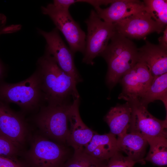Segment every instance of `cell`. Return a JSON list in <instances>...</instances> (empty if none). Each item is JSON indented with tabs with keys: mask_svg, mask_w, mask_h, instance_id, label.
<instances>
[{
	"mask_svg": "<svg viewBox=\"0 0 167 167\" xmlns=\"http://www.w3.org/2000/svg\"><path fill=\"white\" fill-rule=\"evenodd\" d=\"M150 149L144 161L155 165L163 166L167 164V139L165 136L145 137Z\"/></svg>",
	"mask_w": 167,
	"mask_h": 167,
	"instance_id": "20",
	"label": "cell"
},
{
	"mask_svg": "<svg viewBox=\"0 0 167 167\" xmlns=\"http://www.w3.org/2000/svg\"><path fill=\"white\" fill-rule=\"evenodd\" d=\"M0 101L8 104L17 105L23 114L37 112L46 102L36 71H35L28 78L18 83L0 81Z\"/></svg>",
	"mask_w": 167,
	"mask_h": 167,
	"instance_id": "3",
	"label": "cell"
},
{
	"mask_svg": "<svg viewBox=\"0 0 167 167\" xmlns=\"http://www.w3.org/2000/svg\"><path fill=\"white\" fill-rule=\"evenodd\" d=\"M72 102L46 104L40 108L32 118L41 135L59 143H66L68 116Z\"/></svg>",
	"mask_w": 167,
	"mask_h": 167,
	"instance_id": "4",
	"label": "cell"
},
{
	"mask_svg": "<svg viewBox=\"0 0 167 167\" xmlns=\"http://www.w3.org/2000/svg\"><path fill=\"white\" fill-rule=\"evenodd\" d=\"M153 78L144 64L137 62L119 80L122 89L118 98L130 102L139 101Z\"/></svg>",
	"mask_w": 167,
	"mask_h": 167,
	"instance_id": "9",
	"label": "cell"
},
{
	"mask_svg": "<svg viewBox=\"0 0 167 167\" xmlns=\"http://www.w3.org/2000/svg\"><path fill=\"white\" fill-rule=\"evenodd\" d=\"M100 56L108 65L106 83L110 89L138 62V48L130 39L115 31Z\"/></svg>",
	"mask_w": 167,
	"mask_h": 167,
	"instance_id": "2",
	"label": "cell"
},
{
	"mask_svg": "<svg viewBox=\"0 0 167 167\" xmlns=\"http://www.w3.org/2000/svg\"><path fill=\"white\" fill-rule=\"evenodd\" d=\"M7 68L0 58V82L4 80L6 76Z\"/></svg>",
	"mask_w": 167,
	"mask_h": 167,
	"instance_id": "29",
	"label": "cell"
},
{
	"mask_svg": "<svg viewBox=\"0 0 167 167\" xmlns=\"http://www.w3.org/2000/svg\"><path fill=\"white\" fill-rule=\"evenodd\" d=\"M1 35V32L0 30V35Z\"/></svg>",
	"mask_w": 167,
	"mask_h": 167,
	"instance_id": "30",
	"label": "cell"
},
{
	"mask_svg": "<svg viewBox=\"0 0 167 167\" xmlns=\"http://www.w3.org/2000/svg\"><path fill=\"white\" fill-rule=\"evenodd\" d=\"M29 133L24 114L14 111L8 104L0 101V134L23 150L30 139Z\"/></svg>",
	"mask_w": 167,
	"mask_h": 167,
	"instance_id": "10",
	"label": "cell"
},
{
	"mask_svg": "<svg viewBox=\"0 0 167 167\" xmlns=\"http://www.w3.org/2000/svg\"><path fill=\"white\" fill-rule=\"evenodd\" d=\"M76 2L77 0H54L52 4L58 9L69 11L71 6Z\"/></svg>",
	"mask_w": 167,
	"mask_h": 167,
	"instance_id": "26",
	"label": "cell"
},
{
	"mask_svg": "<svg viewBox=\"0 0 167 167\" xmlns=\"http://www.w3.org/2000/svg\"><path fill=\"white\" fill-rule=\"evenodd\" d=\"M0 167H28L25 162L18 159L8 158L0 156Z\"/></svg>",
	"mask_w": 167,
	"mask_h": 167,
	"instance_id": "25",
	"label": "cell"
},
{
	"mask_svg": "<svg viewBox=\"0 0 167 167\" xmlns=\"http://www.w3.org/2000/svg\"><path fill=\"white\" fill-rule=\"evenodd\" d=\"M107 161L96 159L83 150L74 152L73 156L66 162L63 167H104Z\"/></svg>",
	"mask_w": 167,
	"mask_h": 167,
	"instance_id": "22",
	"label": "cell"
},
{
	"mask_svg": "<svg viewBox=\"0 0 167 167\" xmlns=\"http://www.w3.org/2000/svg\"><path fill=\"white\" fill-rule=\"evenodd\" d=\"M41 10L43 14L49 16L55 28L62 33L72 52L74 54L79 52L83 54L86 35L79 24L72 18L69 10L58 9L52 3L41 6Z\"/></svg>",
	"mask_w": 167,
	"mask_h": 167,
	"instance_id": "7",
	"label": "cell"
},
{
	"mask_svg": "<svg viewBox=\"0 0 167 167\" xmlns=\"http://www.w3.org/2000/svg\"><path fill=\"white\" fill-rule=\"evenodd\" d=\"M144 64L153 76L167 72V51L146 40L145 44L138 48V61Z\"/></svg>",
	"mask_w": 167,
	"mask_h": 167,
	"instance_id": "15",
	"label": "cell"
},
{
	"mask_svg": "<svg viewBox=\"0 0 167 167\" xmlns=\"http://www.w3.org/2000/svg\"><path fill=\"white\" fill-rule=\"evenodd\" d=\"M129 102L132 107V113L127 132L138 134L144 137H167V116L165 120H160L152 115L147 108L139 101Z\"/></svg>",
	"mask_w": 167,
	"mask_h": 167,
	"instance_id": "11",
	"label": "cell"
},
{
	"mask_svg": "<svg viewBox=\"0 0 167 167\" xmlns=\"http://www.w3.org/2000/svg\"><path fill=\"white\" fill-rule=\"evenodd\" d=\"M36 71L46 104L71 103L79 97L77 84L62 70L52 56L45 51L36 63Z\"/></svg>",
	"mask_w": 167,
	"mask_h": 167,
	"instance_id": "1",
	"label": "cell"
},
{
	"mask_svg": "<svg viewBox=\"0 0 167 167\" xmlns=\"http://www.w3.org/2000/svg\"><path fill=\"white\" fill-rule=\"evenodd\" d=\"M144 9L143 2L136 0H114L105 8H95L99 17L106 22L114 24Z\"/></svg>",
	"mask_w": 167,
	"mask_h": 167,
	"instance_id": "14",
	"label": "cell"
},
{
	"mask_svg": "<svg viewBox=\"0 0 167 167\" xmlns=\"http://www.w3.org/2000/svg\"><path fill=\"white\" fill-rule=\"evenodd\" d=\"M115 31L129 39H143L153 32L158 34L165 27L157 23L144 10L113 24Z\"/></svg>",
	"mask_w": 167,
	"mask_h": 167,
	"instance_id": "12",
	"label": "cell"
},
{
	"mask_svg": "<svg viewBox=\"0 0 167 167\" xmlns=\"http://www.w3.org/2000/svg\"><path fill=\"white\" fill-rule=\"evenodd\" d=\"M79 97L74 100L68 118L70 128L66 143L73 148L75 152L83 151L96 133L82 120L79 111Z\"/></svg>",
	"mask_w": 167,
	"mask_h": 167,
	"instance_id": "13",
	"label": "cell"
},
{
	"mask_svg": "<svg viewBox=\"0 0 167 167\" xmlns=\"http://www.w3.org/2000/svg\"><path fill=\"white\" fill-rule=\"evenodd\" d=\"M114 0H78L79 2H83L88 3L92 6L94 8L100 7L102 5H107L111 4Z\"/></svg>",
	"mask_w": 167,
	"mask_h": 167,
	"instance_id": "27",
	"label": "cell"
},
{
	"mask_svg": "<svg viewBox=\"0 0 167 167\" xmlns=\"http://www.w3.org/2000/svg\"><path fill=\"white\" fill-rule=\"evenodd\" d=\"M132 113L131 105L127 101L111 107L104 117L105 121L110 128L109 132L118 137L127 133Z\"/></svg>",
	"mask_w": 167,
	"mask_h": 167,
	"instance_id": "18",
	"label": "cell"
},
{
	"mask_svg": "<svg viewBox=\"0 0 167 167\" xmlns=\"http://www.w3.org/2000/svg\"><path fill=\"white\" fill-rule=\"evenodd\" d=\"M83 151L98 160L107 161L117 152V138L110 132L104 135L96 133Z\"/></svg>",
	"mask_w": 167,
	"mask_h": 167,
	"instance_id": "16",
	"label": "cell"
},
{
	"mask_svg": "<svg viewBox=\"0 0 167 167\" xmlns=\"http://www.w3.org/2000/svg\"><path fill=\"white\" fill-rule=\"evenodd\" d=\"M136 163L118 151L108 161L104 167H133Z\"/></svg>",
	"mask_w": 167,
	"mask_h": 167,
	"instance_id": "24",
	"label": "cell"
},
{
	"mask_svg": "<svg viewBox=\"0 0 167 167\" xmlns=\"http://www.w3.org/2000/svg\"><path fill=\"white\" fill-rule=\"evenodd\" d=\"M38 34L45 40V51L53 58L59 66L71 76L77 84L83 81L75 64L74 54L66 45L56 28L50 32L36 28Z\"/></svg>",
	"mask_w": 167,
	"mask_h": 167,
	"instance_id": "8",
	"label": "cell"
},
{
	"mask_svg": "<svg viewBox=\"0 0 167 167\" xmlns=\"http://www.w3.org/2000/svg\"><path fill=\"white\" fill-rule=\"evenodd\" d=\"M163 34L158 38V45L162 49L167 51V26L163 32Z\"/></svg>",
	"mask_w": 167,
	"mask_h": 167,
	"instance_id": "28",
	"label": "cell"
},
{
	"mask_svg": "<svg viewBox=\"0 0 167 167\" xmlns=\"http://www.w3.org/2000/svg\"><path fill=\"white\" fill-rule=\"evenodd\" d=\"M23 151L13 142L0 134V156L18 159V156L24 153Z\"/></svg>",
	"mask_w": 167,
	"mask_h": 167,
	"instance_id": "23",
	"label": "cell"
},
{
	"mask_svg": "<svg viewBox=\"0 0 167 167\" xmlns=\"http://www.w3.org/2000/svg\"><path fill=\"white\" fill-rule=\"evenodd\" d=\"M148 144L144 137L133 132H127L117 138L118 151L124 152L130 158L142 164L145 163L144 158Z\"/></svg>",
	"mask_w": 167,
	"mask_h": 167,
	"instance_id": "17",
	"label": "cell"
},
{
	"mask_svg": "<svg viewBox=\"0 0 167 167\" xmlns=\"http://www.w3.org/2000/svg\"><path fill=\"white\" fill-rule=\"evenodd\" d=\"M29 140L30 148L24 153L28 167H63L68 153L63 144L41 134L30 137Z\"/></svg>",
	"mask_w": 167,
	"mask_h": 167,
	"instance_id": "5",
	"label": "cell"
},
{
	"mask_svg": "<svg viewBox=\"0 0 167 167\" xmlns=\"http://www.w3.org/2000/svg\"><path fill=\"white\" fill-rule=\"evenodd\" d=\"M157 100L163 102L167 112V72L154 77L151 84L139 102L147 108L149 104Z\"/></svg>",
	"mask_w": 167,
	"mask_h": 167,
	"instance_id": "19",
	"label": "cell"
},
{
	"mask_svg": "<svg viewBox=\"0 0 167 167\" xmlns=\"http://www.w3.org/2000/svg\"><path fill=\"white\" fill-rule=\"evenodd\" d=\"M84 22L87 26V33L82 62L93 65L94 59L100 56L105 50L115 30L113 24L102 20L94 10H91Z\"/></svg>",
	"mask_w": 167,
	"mask_h": 167,
	"instance_id": "6",
	"label": "cell"
},
{
	"mask_svg": "<svg viewBox=\"0 0 167 167\" xmlns=\"http://www.w3.org/2000/svg\"><path fill=\"white\" fill-rule=\"evenodd\" d=\"M144 10L157 23L166 27L167 24V1L145 0Z\"/></svg>",
	"mask_w": 167,
	"mask_h": 167,
	"instance_id": "21",
	"label": "cell"
}]
</instances>
